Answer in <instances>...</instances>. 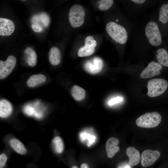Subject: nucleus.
<instances>
[{"mask_svg":"<svg viewBox=\"0 0 168 168\" xmlns=\"http://www.w3.org/2000/svg\"><path fill=\"white\" fill-rule=\"evenodd\" d=\"M31 27L33 30L36 32H40L43 30L42 26L37 24H33L31 25Z\"/></svg>","mask_w":168,"mask_h":168,"instance_id":"obj_29","label":"nucleus"},{"mask_svg":"<svg viewBox=\"0 0 168 168\" xmlns=\"http://www.w3.org/2000/svg\"><path fill=\"white\" fill-rule=\"evenodd\" d=\"M161 155L160 152L157 150L147 149L142 153L141 164L144 167L149 166L156 161Z\"/></svg>","mask_w":168,"mask_h":168,"instance_id":"obj_7","label":"nucleus"},{"mask_svg":"<svg viewBox=\"0 0 168 168\" xmlns=\"http://www.w3.org/2000/svg\"><path fill=\"white\" fill-rule=\"evenodd\" d=\"M126 153L129 158V164L135 166L139 163L141 157L138 150L134 147H129L126 149Z\"/></svg>","mask_w":168,"mask_h":168,"instance_id":"obj_13","label":"nucleus"},{"mask_svg":"<svg viewBox=\"0 0 168 168\" xmlns=\"http://www.w3.org/2000/svg\"><path fill=\"white\" fill-rule=\"evenodd\" d=\"M86 133H83L81 134L80 137L82 140L87 138L89 141L90 144H91L95 141L96 138L93 136H91L89 134H87Z\"/></svg>","mask_w":168,"mask_h":168,"instance_id":"obj_25","label":"nucleus"},{"mask_svg":"<svg viewBox=\"0 0 168 168\" xmlns=\"http://www.w3.org/2000/svg\"><path fill=\"white\" fill-rule=\"evenodd\" d=\"M144 33L146 41L149 46L157 47L161 44V34L158 24L154 20L149 21L147 23Z\"/></svg>","mask_w":168,"mask_h":168,"instance_id":"obj_2","label":"nucleus"},{"mask_svg":"<svg viewBox=\"0 0 168 168\" xmlns=\"http://www.w3.org/2000/svg\"><path fill=\"white\" fill-rule=\"evenodd\" d=\"M156 57L159 63L168 67V53L165 49L160 48L157 49Z\"/></svg>","mask_w":168,"mask_h":168,"instance_id":"obj_18","label":"nucleus"},{"mask_svg":"<svg viewBox=\"0 0 168 168\" xmlns=\"http://www.w3.org/2000/svg\"><path fill=\"white\" fill-rule=\"evenodd\" d=\"M53 143L56 152L61 153L64 148L63 144L61 138L59 136L55 137L53 140Z\"/></svg>","mask_w":168,"mask_h":168,"instance_id":"obj_23","label":"nucleus"},{"mask_svg":"<svg viewBox=\"0 0 168 168\" xmlns=\"http://www.w3.org/2000/svg\"><path fill=\"white\" fill-rule=\"evenodd\" d=\"M85 11L84 7L80 5L72 6L68 14L69 22L72 26L77 28L82 26L84 22Z\"/></svg>","mask_w":168,"mask_h":168,"instance_id":"obj_4","label":"nucleus"},{"mask_svg":"<svg viewBox=\"0 0 168 168\" xmlns=\"http://www.w3.org/2000/svg\"><path fill=\"white\" fill-rule=\"evenodd\" d=\"M168 83L162 78H156L149 81L147 83V95L150 97H155L163 94L167 89Z\"/></svg>","mask_w":168,"mask_h":168,"instance_id":"obj_5","label":"nucleus"},{"mask_svg":"<svg viewBox=\"0 0 168 168\" xmlns=\"http://www.w3.org/2000/svg\"><path fill=\"white\" fill-rule=\"evenodd\" d=\"M80 168H88L87 165L85 163H82L81 166Z\"/></svg>","mask_w":168,"mask_h":168,"instance_id":"obj_32","label":"nucleus"},{"mask_svg":"<svg viewBox=\"0 0 168 168\" xmlns=\"http://www.w3.org/2000/svg\"><path fill=\"white\" fill-rule=\"evenodd\" d=\"M119 142V140L114 137L110 138L107 140L105 149L107 156L109 158L112 157L119 150V148L118 146Z\"/></svg>","mask_w":168,"mask_h":168,"instance_id":"obj_12","label":"nucleus"},{"mask_svg":"<svg viewBox=\"0 0 168 168\" xmlns=\"http://www.w3.org/2000/svg\"><path fill=\"white\" fill-rule=\"evenodd\" d=\"M118 168H131V167L128 164H125L119 166Z\"/></svg>","mask_w":168,"mask_h":168,"instance_id":"obj_31","label":"nucleus"},{"mask_svg":"<svg viewBox=\"0 0 168 168\" xmlns=\"http://www.w3.org/2000/svg\"><path fill=\"white\" fill-rule=\"evenodd\" d=\"M158 20L163 24L168 23V3H165L161 7L159 10Z\"/></svg>","mask_w":168,"mask_h":168,"instance_id":"obj_21","label":"nucleus"},{"mask_svg":"<svg viewBox=\"0 0 168 168\" xmlns=\"http://www.w3.org/2000/svg\"><path fill=\"white\" fill-rule=\"evenodd\" d=\"M114 1L113 0H103L99 2L98 8L99 10L104 11L109 9L113 5Z\"/></svg>","mask_w":168,"mask_h":168,"instance_id":"obj_24","label":"nucleus"},{"mask_svg":"<svg viewBox=\"0 0 168 168\" xmlns=\"http://www.w3.org/2000/svg\"><path fill=\"white\" fill-rule=\"evenodd\" d=\"M40 21L43 25L45 27H47L49 23L50 19L49 16L46 13H42L38 16H34L32 18V21L34 24Z\"/></svg>","mask_w":168,"mask_h":168,"instance_id":"obj_22","label":"nucleus"},{"mask_svg":"<svg viewBox=\"0 0 168 168\" xmlns=\"http://www.w3.org/2000/svg\"><path fill=\"white\" fill-rule=\"evenodd\" d=\"M49 59L50 63L53 65L56 66L60 63L61 53L58 48L53 47L51 48L49 52Z\"/></svg>","mask_w":168,"mask_h":168,"instance_id":"obj_15","label":"nucleus"},{"mask_svg":"<svg viewBox=\"0 0 168 168\" xmlns=\"http://www.w3.org/2000/svg\"><path fill=\"white\" fill-rule=\"evenodd\" d=\"M7 157L5 153H2L0 155V168H3L7 160Z\"/></svg>","mask_w":168,"mask_h":168,"instance_id":"obj_27","label":"nucleus"},{"mask_svg":"<svg viewBox=\"0 0 168 168\" xmlns=\"http://www.w3.org/2000/svg\"><path fill=\"white\" fill-rule=\"evenodd\" d=\"M106 30L109 36L117 43L124 45L127 43L129 32L124 26L111 21L106 24Z\"/></svg>","mask_w":168,"mask_h":168,"instance_id":"obj_1","label":"nucleus"},{"mask_svg":"<svg viewBox=\"0 0 168 168\" xmlns=\"http://www.w3.org/2000/svg\"><path fill=\"white\" fill-rule=\"evenodd\" d=\"M85 45L81 47L78 51V55L81 57L90 56L95 52V47L97 42L91 36L86 37L85 40Z\"/></svg>","mask_w":168,"mask_h":168,"instance_id":"obj_8","label":"nucleus"},{"mask_svg":"<svg viewBox=\"0 0 168 168\" xmlns=\"http://www.w3.org/2000/svg\"><path fill=\"white\" fill-rule=\"evenodd\" d=\"M46 77L42 74H35L31 76L28 80L26 84L30 87H34L44 82Z\"/></svg>","mask_w":168,"mask_h":168,"instance_id":"obj_17","label":"nucleus"},{"mask_svg":"<svg viewBox=\"0 0 168 168\" xmlns=\"http://www.w3.org/2000/svg\"><path fill=\"white\" fill-rule=\"evenodd\" d=\"M16 63V58L10 55L5 61L0 60V79H3L7 77L12 72Z\"/></svg>","mask_w":168,"mask_h":168,"instance_id":"obj_6","label":"nucleus"},{"mask_svg":"<svg viewBox=\"0 0 168 168\" xmlns=\"http://www.w3.org/2000/svg\"><path fill=\"white\" fill-rule=\"evenodd\" d=\"M103 67V62L100 58L95 57L87 61L84 65L85 70L89 73L95 74L99 73Z\"/></svg>","mask_w":168,"mask_h":168,"instance_id":"obj_10","label":"nucleus"},{"mask_svg":"<svg viewBox=\"0 0 168 168\" xmlns=\"http://www.w3.org/2000/svg\"><path fill=\"white\" fill-rule=\"evenodd\" d=\"M123 98L122 97L118 96L110 100L109 101L108 104L110 105H112L121 102Z\"/></svg>","mask_w":168,"mask_h":168,"instance_id":"obj_28","label":"nucleus"},{"mask_svg":"<svg viewBox=\"0 0 168 168\" xmlns=\"http://www.w3.org/2000/svg\"><path fill=\"white\" fill-rule=\"evenodd\" d=\"M161 116L156 112L145 113L138 118L136 123L138 126L144 128H152L157 126L161 121Z\"/></svg>","mask_w":168,"mask_h":168,"instance_id":"obj_3","label":"nucleus"},{"mask_svg":"<svg viewBox=\"0 0 168 168\" xmlns=\"http://www.w3.org/2000/svg\"><path fill=\"white\" fill-rule=\"evenodd\" d=\"M24 112L26 115L29 116L33 115L35 113L34 108L29 105L25 107Z\"/></svg>","mask_w":168,"mask_h":168,"instance_id":"obj_26","label":"nucleus"},{"mask_svg":"<svg viewBox=\"0 0 168 168\" xmlns=\"http://www.w3.org/2000/svg\"><path fill=\"white\" fill-rule=\"evenodd\" d=\"M12 110L11 103L7 100L2 99L0 101V116L6 118L11 114Z\"/></svg>","mask_w":168,"mask_h":168,"instance_id":"obj_14","label":"nucleus"},{"mask_svg":"<svg viewBox=\"0 0 168 168\" xmlns=\"http://www.w3.org/2000/svg\"><path fill=\"white\" fill-rule=\"evenodd\" d=\"M72 168H78V167L76 166H73L72 167Z\"/></svg>","mask_w":168,"mask_h":168,"instance_id":"obj_33","label":"nucleus"},{"mask_svg":"<svg viewBox=\"0 0 168 168\" xmlns=\"http://www.w3.org/2000/svg\"><path fill=\"white\" fill-rule=\"evenodd\" d=\"M15 26L11 20L0 18V35L2 36H9L14 32Z\"/></svg>","mask_w":168,"mask_h":168,"instance_id":"obj_11","label":"nucleus"},{"mask_svg":"<svg viewBox=\"0 0 168 168\" xmlns=\"http://www.w3.org/2000/svg\"><path fill=\"white\" fill-rule=\"evenodd\" d=\"M71 94L75 100L80 101L85 98L86 91L83 88L78 86L74 85L72 88Z\"/></svg>","mask_w":168,"mask_h":168,"instance_id":"obj_20","label":"nucleus"},{"mask_svg":"<svg viewBox=\"0 0 168 168\" xmlns=\"http://www.w3.org/2000/svg\"><path fill=\"white\" fill-rule=\"evenodd\" d=\"M9 143L11 147L17 153L21 155H24L26 153L27 150L24 145L17 139H11Z\"/></svg>","mask_w":168,"mask_h":168,"instance_id":"obj_16","label":"nucleus"},{"mask_svg":"<svg viewBox=\"0 0 168 168\" xmlns=\"http://www.w3.org/2000/svg\"><path fill=\"white\" fill-rule=\"evenodd\" d=\"M131 1L133 3L138 4H143L146 2V0H132Z\"/></svg>","mask_w":168,"mask_h":168,"instance_id":"obj_30","label":"nucleus"},{"mask_svg":"<svg viewBox=\"0 0 168 168\" xmlns=\"http://www.w3.org/2000/svg\"><path fill=\"white\" fill-rule=\"evenodd\" d=\"M28 65L32 67L35 65L37 62V55L35 51L31 47H27L24 50Z\"/></svg>","mask_w":168,"mask_h":168,"instance_id":"obj_19","label":"nucleus"},{"mask_svg":"<svg viewBox=\"0 0 168 168\" xmlns=\"http://www.w3.org/2000/svg\"><path fill=\"white\" fill-rule=\"evenodd\" d=\"M162 66L158 63L151 61L148 64L147 66L141 72L140 77L141 78L145 79L159 75L161 72Z\"/></svg>","mask_w":168,"mask_h":168,"instance_id":"obj_9","label":"nucleus"}]
</instances>
